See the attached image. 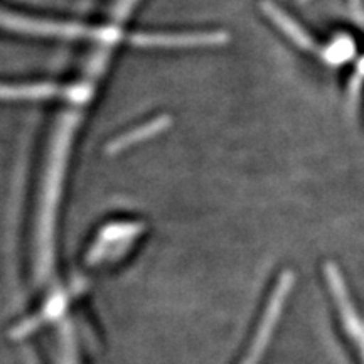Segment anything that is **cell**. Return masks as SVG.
I'll return each mask as SVG.
<instances>
[{
	"mask_svg": "<svg viewBox=\"0 0 364 364\" xmlns=\"http://www.w3.org/2000/svg\"><path fill=\"white\" fill-rule=\"evenodd\" d=\"M292 282H294L292 273L290 272L282 273L279 282H277L275 289H273L272 297L268 300L265 312H263L260 326H258L252 343L248 346L247 356H245L241 364H260L263 354H265L267 346L272 339L273 331H275L277 327V321H279L285 300L289 297L290 289H292Z\"/></svg>",
	"mask_w": 364,
	"mask_h": 364,
	"instance_id": "cell-1",
	"label": "cell"
},
{
	"mask_svg": "<svg viewBox=\"0 0 364 364\" xmlns=\"http://www.w3.org/2000/svg\"><path fill=\"white\" fill-rule=\"evenodd\" d=\"M326 277L327 284H329V289L332 292V297H334L336 306H338L341 324H343V329L348 336L349 343L356 351L358 358L361 359L364 364V321L363 317L358 314V309L354 307L353 300L349 299L348 289H346L344 279L341 275L339 268L334 265V263H329L326 267Z\"/></svg>",
	"mask_w": 364,
	"mask_h": 364,
	"instance_id": "cell-2",
	"label": "cell"
},
{
	"mask_svg": "<svg viewBox=\"0 0 364 364\" xmlns=\"http://www.w3.org/2000/svg\"><path fill=\"white\" fill-rule=\"evenodd\" d=\"M0 27H7V29H14V31H19V33H27V34L63 36V38L83 34V31L78 29V27L48 24V22H43V21L26 19V17L11 16V14H4V12H0Z\"/></svg>",
	"mask_w": 364,
	"mask_h": 364,
	"instance_id": "cell-3",
	"label": "cell"
},
{
	"mask_svg": "<svg viewBox=\"0 0 364 364\" xmlns=\"http://www.w3.org/2000/svg\"><path fill=\"white\" fill-rule=\"evenodd\" d=\"M263 11H265V14L270 19L275 22L277 26H279L280 31H284V33L287 34V38H290L294 41L295 44L299 46V48L302 49H307V51H311V49L316 48V44L312 43V39L309 38V36L304 33L300 27L295 24V22L290 19L289 16H287L285 12H282L280 9H277L273 4H263Z\"/></svg>",
	"mask_w": 364,
	"mask_h": 364,
	"instance_id": "cell-4",
	"label": "cell"
},
{
	"mask_svg": "<svg viewBox=\"0 0 364 364\" xmlns=\"http://www.w3.org/2000/svg\"><path fill=\"white\" fill-rule=\"evenodd\" d=\"M58 86L34 85V86H6L0 85V100H34L58 97Z\"/></svg>",
	"mask_w": 364,
	"mask_h": 364,
	"instance_id": "cell-5",
	"label": "cell"
},
{
	"mask_svg": "<svg viewBox=\"0 0 364 364\" xmlns=\"http://www.w3.org/2000/svg\"><path fill=\"white\" fill-rule=\"evenodd\" d=\"M162 125H164V124H162L161 120H157V122H152V124L145 127V129H142V132H140V135H136V136H135V134L125 135L124 139H120V140H118V142H117L115 145H113V147L120 149V147H124V145H130V144H134L135 140H139V139H145V136H147V134H152V132H157V130H161V129H162Z\"/></svg>",
	"mask_w": 364,
	"mask_h": 364,
	"instance_id": "cell-6",
	"label": "cell"
}]
</instances>
